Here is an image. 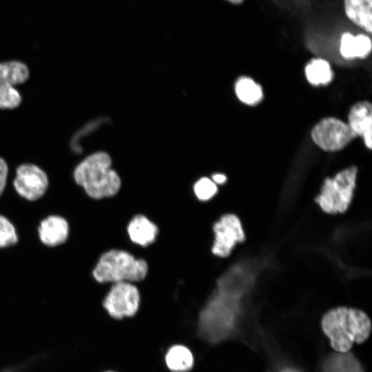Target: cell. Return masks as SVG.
Returning <instances> with one entry per match:
<instances>
[{
    "mask_svg": "<svg viewBox=\"0 0 372 372\" xmlns=\"http://www.w3.org/2000/svg\"><path fill=\"white\" fill-rule=\"evenodd\" d=\"M141 294L132 282L113 283L103 301V307L110 317L116 320L133 317L138 312Z\"/></svg>",
    "mask_w": 372,
    "mask_h": 372,
    "instance_id": "cell-5",
    "label": "cell"
},
{
    "mask_svg": "<svg viewBox=\"0 0 372 372\" xmlns=\"http://www.w3.org/2000/svg\"><path fill=\"white\" fill-rule=\"evenodd\" d=\"M8 171V169L6 162L0 157V196L6 186Z\"/></svg>",
    "mask_w": 372,
    "mask_h": 372,
    "instance_id": "cell-23",
    "label": "cell"
},
{
    "mask_svg": "<svg viewBox=\"0 0 372 372\" xmlns=\"http://www.w3.org/2000/svg\"><path fill=\"white\" fill-rule=\"evenodd\" d=\"M357 136L348 124L335 118L321 120L312 130L311 137L325 151L342 149Z\"/></svg>",
    "mask_w": 372,
    "mask_h": 372,
    "instance_id": "cell-6",
    "label": "cell"
},
{
    "mask_svg": "<svg viewBox=\"0 0 372 372\" xmlns=\"http://www.w3.org/2000/svg\"><path fill=\"white\" fill-rule=\"evenodd\" d=\"M165 363L172 372H188L194 366V358L187 347L177 344L172 345L167 351Z\"/></svg>",
    "mask_w": 372,
    "mask_h": 372,
    "instance_id": "cell-13",
    "label": "cell"
},
{
    "mask_svg": "<svg viewBox=\"0 0 372 372\" xmlns=\"http://www.w3.org/2000/svg\"><path fill=\"white\" fill-rule=\"evenodd\" d=\"M127 232L133 243L141 247H147L156 240L158 228L146 216L137 214L127 224Z\"/></svg>",
    "mask_w": 372,
    "mask_h": 372,
    "instance_id": "cell-10",
    "label": "cell"
},
{
    "mask_svg": "<svg viewBox=\"0 0 372 372\" xmlns=\"http://www.w3.org/2000/svg\"><path fill=\"white\" fill-rule=\"evenodd\" d=\"M357 136H362L366 147H372V107L368 101L357 103L350 110L349 124Z\"/></svg>",
    "mask_w": 372,
    "mask_h": 372,
    "instance_id": "cell-9",
    "label": "cell"
},
{
    "mask_svg": "<svg viewBox=\"0 0 372 372\" xmlns=\"http://www.w3.org/2000/svg\"><path fill=\"white\" fill-rule=\"evenodd\" d=\"M340 52L345 59L356 57L355 39L353 34L348 32L342 34Z\"/></svg>",
    "mask_w": 372,
    "mask_h": 372,
    "instance_id": "cell-21",
    "label": "cell"
},
{
    "mask_svg": "<svg viewBox=\"0 0 372 372\" xmlns=\"http://www.w3.org/2000/svg\"><path fill=\"white\" fill-rule=\"evenodd\" d=\"M235 90L238 99L247 105H255L262 99L261 87L248 77L240 78L236 83Z\"/></svg>",
    "mask_w": 372,
    "mask_h": 372,
    "instance_id": "cell-16",
    "label": "cell"
},
{
    "mask_svg": "<svg viewBox=\"0 0 372 372\" xmlns=\"http://www.w3.org/2000/svg\"><path fill=\"white\" fill-rule=\"evenodd\" d=\"M111 165L112 161L107 153L92 154L76 166L74 180L94 199L112 197L120 190L121 180Z\"/></svg>",
    "mask_w": 372,
    "mask_h": 372,
    "instance_id": "cell-2",
    "label": "cell"
},
{
    "mask_svg": "<svg viewBox=\"0 0 372 372\" xmlns=\"http://www.w3.org/2000/svg\"><path fill=\"white\" fill-rule=\"evenodd\" d=\"M27 65L18 61L0 63V86L14 87L23 83L29 77Z\"/></svg>",
    "mask_w": 372,
    "mask_h": 372,
    "instance_id": "cell-14",
    "label": "cell"
},
{
    "mask_svg": "<svg viewBox=\"0 0 372 372\" xmlns=\"http://www.w3.org/2000/svg\"><path fill=\"white\" fill-rule=\"evenodd\" d=\"M148 273L146 260L136 258L131 253L113 249L103 253L92 271L100 283L136 282L143 280Z\"/></svg>",
    "mask_w": 372,
    "mask_h": 372,
    "instance_id": "cell-3",
    "label": "cell"
},
{
    "mask_svg": "<svg viewBox=\"0 0 372 372\" xmlns=\"http://www.w3.org/2000/svg\"><path fill=\"white\" fill-rule=\"evenodd\" d=\"M21 102V96L14 87L0 86V109H13Z\"/></svg>",
    "mask_w": 372,
    "mask_h": 372,
    "instance_id": "cell-19",
    "label": "cell"
},
{
    "mask_svg": "<svg viewBox=\"0 0 372 372\" xmlns=\"http://www.w3.org/2000/svg\"><path fill=\"white\" fill-rule=\"evenodd\" d=\"M68 230V223L63 218L51 216L41 223L39 234L41 240L45 245L56 246L66 240Z\"/></svg>",
    "mask_w": 372,
    "mask_h": 372,
    "instance_id": "cell-11",
    "label": "cell"
},
{
    "mask_svg": "<svg viewBox=\"0 0 372 372\" xmlns=\"http://www.w3.org/2000/svg\"><path fill=\"white\" fill-rule=\"evenodd\" d=\"M48 185L46 174L33 164L21 165L16 171L14 186L17 192L29 200L41 197Z\"/></svg>",
    "mask_w": 372,
    "mask_h": 372,
    "instance_id": "cell-8",
    "label": "cell"
},
{
    "mask_svg": "<svg viewBox=\"0 0 372 372\" xmlns=\"http://www.w3.org/2000/svg\"><path fill=\"white\" fill-rule=\"evenodd\" d=\"M214 240L211 248L214 255L225 258L229 256L237 242L245 240V233L238 217L225 214L213 225Z\"/></svg>",
    "mask_w": 372,
    "mask_h": 372,
    "instance_id": "cell-7",
    "label": "cell"
},
{
    "mask_svg": "<svg viewBox=\"0 0 372 372\" xmlns=\"http://www.w3.org/2000/svg\"><path fill=\"white\" fill-rule=\"evenodd\" d=\"M322 327L333 349L341 353L348 352L353 343L364 342L371 329V320L364 312L345 307H337L324 314Z\"/></svg>",
    "mask_w": 372,
    "mask_h": 372,
    "instance_id": "cell-1",
    "label": "cell"
},
{
    "mask_svg": "<svg viewBox=\"0 0 372 372\" xmlns=\"http://www.w3.org/2000/svg\"><path fill=\"white\" fill-rule=\"evenodd\" d=\"M227 1L235 5L241 4L244 1V0H227Z\"/></svg>",
    "mask_w": 372,
    "mask_h": 372,
    "instance_id": "cell-25",
    "label": "cell"
},
{
    "mask_svg": "<svg viewBox=\"0 0 372 372\" xmlns=\"http://www.w3.org/2000/svg\"><path fill=\"white\" fill-rule=\"evenodd\" d=\"M325 372H363L358 361L351 354L336 355L327 362Z\"/></svg>",
    "mask_w": 372,
    "mask_h": 372,
    "instance_id": "cell-17",
    "label": "cell"
},
{
    "mask_svg": "<svg viewBox=\"0 0 372 372\" xmlns=\"http://www.w3.org/2000/svg\"><path fill=\"white\" fill-rule=\"evenodd\" d=\"M356 57L364 58L371 52V40L370 37L365 34H358L355 36Z\"/></svg>",
    "mask_w": 372,
    "mask_h": 372,
    "instance_id": "cell-22",
    "label": "cell"
},
{
    "mask_svg": "<svg viewBox=\"0 0 372 372\" xmlns=\"http://www.w3.org/2000/svg\"><path fill=\"white\" fill-rule=\"evenodd\" d=\"M308 81L315 85H326L333 79L329 63L322 59H312L305 68Z\"/></svg>",
    "mask_w": 372,
    "mask_h": 372,
    "instance_id": "cell-15",
    "label": "cell"
},
{
    "mask_svg": "<svg viewBox=\"0 0 372 372\" xmlns=\"http://www.w3.org/2000/svg\"><path fill=\"white\" fill-rule=\"evenodd\" d=\"M358 169L352 166L324 180L316 201L328 214L343 213L349 207L355 187Z\"/></svg>",
    "mask_w": 372,
    "mask_h": 372,
    "instance_id": "cell-4",
    "label": "cell"
},
{
    "mask_svg": "<svg viewBox=\"0 0 372 372\" xmlns=\"http://www.w3.org/2000/svg\"><path fill=\"white\" fill-rule=\"evenodd\" d=\"M282 372H295V371H291V370H286V371H284Z\"/></svg>",
    "mask_w": 372,
    "mask_h": 372,
    "instance_id": "cell-26",
    "label": "cell"
},
{
    "mask_svg": "<svg viewBox=\"0 0 372 372\" xmlns=\"http://www.w3.org/2000/svg\"><path fill=\"white\" fill-rule=\"evenodd\" d=\"M104 372H116V371H104Z\"/></svg>",
    "mask_w": 372,
    "mask_h": 372,
    "instance_id": "cell-27",
    "label": "cell"
},
{
    "mask_svg": "<svg viewBox=\"0 0 372 372\" xmlns=\"http://www.w3.org/2000/svg\"><path fill=\"white\" fill-rule=\"evenodd\" d=\"M344 13L353 23L372 32V0H344Z\"/></svg>",
    "mask_w": 372,
    "mask_h": 372,
    "instance_id": "cell-12",
    "label": "cell"
},
{
    "mask_svg": "<svg viewBox=\"0 0 372 372\" xmlns=\"http://www.w3.org/2000/svg\"><path fill=\"white\" fill-rule=\"evenodd\" d=\"M193 190L198 200L208 201L217 194L218 187L211 179L203 177L196 182Z\"/></svg>",
    "mask_w": 372,
    "mask_h": 372,
    "instance_id": "cell-18",
    "label": "cell"
},
{
    "mask_svg": "<svg viewBox=\"0 0 372 372\" xmlns=\"http://www.w3.org/2000/svg\"><path fill=\"white\" fill-rule=\"evenodd\" d=\"M212 181L215 184H223L226 180V176L223 174H216L212 176Z\"/></svg>",
    "mask_w": 372,
    "mask_h": 372,
    "instance_id": "cell-24",
    "label": "cell"
},
{
    "mask_svg": "<svg viewBox=\"0 0 372 372\" xmlns=\"http://www.w3.org/2000/svg\"><path fill=\"white\" fill-rule=\"evenodd\" d=\"M17 242L14 227L6 218L0 215V247H8Z\"/></svg>",
    "mask_w": 372,
    "mask_h": 372,
    "instance_id": "cell-20",
    "label": "cell"
}]
</instances>
